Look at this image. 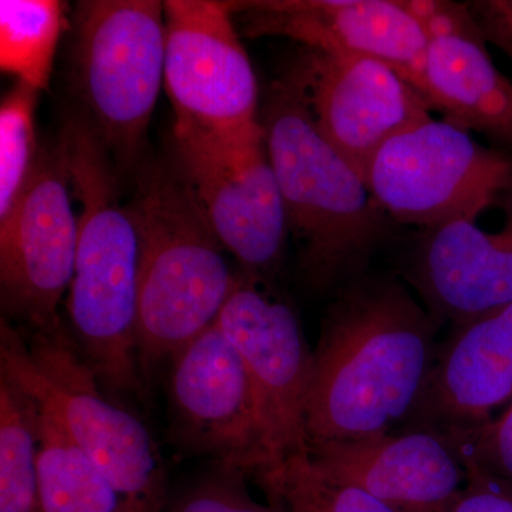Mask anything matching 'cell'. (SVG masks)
<instances>
[{
  "label": "cell",
  "instance_id": "5bb4252c",
  "mask_svg": "<svg viewBox=\"0 0 512 512\" xmlns=\"http://www.w3.org/2000/svg\"><path fill=\"white\" fill-rule=\"evenodd\" d=\"M252 37L284 36L335 56L389 64L421 93L429 39L409 0H264L231 3Z\"/></svg>",
  "mask_w": 512,
  "mask_h": 512
},
{
  "label": "cell",
  "instance_id": "7402d4cb",
  "mask_svg": "<svg viewBox=\"0 0 512 512\" xmlns=\"http://www.w3.org/2000/svg\"><path fill=\"white\" fill-rule=\"evenodd\" d=\"M282 512H393L356 485L330 476L308 454L285 458L252 478Z\"/></svg>",
  "mask_w": 512,
  "mask_h": 512
},
{
  "label": "cell",
  "instance_id": "52a82bcc",
  "mask_svg": "<svg viewBox=\"0 0 512 512\" xmlns=\"http://www.w3.org/2000/svg\"><path fill=\"white\" fill-rule=\"evenodd\" d=\"M366 185L393 221L430 228L476 217L512 192V154L430 119L392 138Z\"/></svg>",
  "mask_w": 512,
  "mask_h": 512
},
{
  "label": "cell",
  "instance_id": "ac0fdd59",
  "mask_svg": "<svg viewBox=\"0 0 512 512\" xmlns=\"http://www.w3.org/2000/svg\"><path fill=\"white\" fill-rule=\"evenodd\" d=\"M404 427L473 433L512 402V302L454 323Z\"/></svg>",
  "mask_w": 512,
  "mask_h": 512
},
{
  "label": "cell",
  "instance_id": "44dd1931",
  "mask_svg": "<svg viewBox=\"0 0 512 512\" xmlns=\"http://www.w3.org/2000/svg\"><path fill=\"white\" fill-rule=\"evenodd\" d=\"M57 0L0 2V67L37 92L49 86L57 43L66 23Z\"/></svg>",
  "mask_w": 512,
  "mask_h": 512
},
{
  "label": "cell",
  "instance_id": "ba28073f",
  "mask_svg": "<svg viewBox=\"0 0 512 512\" xmlns=\"http://www.w3.org/2000/svg\"><path fill=\"white\" fill-rule=\"evenodd\" d=\"M177 165L222 248L241 269L269 282L289 234L284 198L261 123L231 134H180Z\"/></svg>",
  "mask_w": 512,
  "mask_h": 512
},
{
  "label": "cell",
  "instance_id": "277c9868",
  "mask_svg": "<svg viewBox=\"0 0 512 512\" xmlns=\"http://www.w3.org/2000/svg\"><path fill=\"white\" fill-rule=\"evenodd\" d=\"M140 235L137 353L141 377L217 322L238 284L178 168L148 165L130 201Z\"/></svg>",
  "mask_w": 512,
  "mask_h": 512
},
{
  "label": "cell",
  "instance_id": "9a60e30c",
  "mask_svg": "<svg viewBox=\"0 0 512 512\" xmlns=\"http://www.w3.org/2000/svg\"><path fill=\"white\" fill-rule=\"evenodd\" d=\"M429 39L421 94L441 119L512 154V82L468 3L409 0Z\"/></svg>",
  "mask_w": 512,
  "mask_h": 512
},
{
  "label": "cell",
  "instance_id": "2e32d148",
  "mask_svg": "<svg viewBox=\"0 0 512 512\" xmlns=\"http://www.w3.org/2000/svg\"><path fill=\"white\" fill-rule=\"evenodd\" d=\"M500 208L497 231L460 218L419 229L407 251L400 278L448 325L512 302V192Z\"/></svg>",
  "mask_w": 512,
  "mask_h": 512
},
{
  "label": "cell",
  "instance_id": "603a6c76",
  "mask_svg": "<svg viewBox=\"0 0 512 512\" xmlns=\"http://www.w3.org/2000/svg\"><path fill=\"white\" fill-rule=\"evenodd\" d=\"M37 92L18 82L0 104V221L22 197L40 153H37Z\"/></svg>",
  "mask_w": 512,
  "mask_h": 512
},
{
  "label": "cell",
  "instance_id": "7a4b0ae2",
  "mask_svg": "<svg viewBox=\"0 0 512 512\" xmlns=\"http://www.w3.org/2000/svg\"><path fill=\"white\" fill-rule=\"evenodd\" d=\"M77 214L76 266L66 312L87 365L111 397L143 393L137 353L140 235L130 205L120 200L109 150L80 114L59 138Z\"/></svg>",
  "mask_w": 512,
  "mask_h": 512
},
{
  "label": "cell",
  "instance_id": "7c38bea8",
  "mask_svg": "<svg viewBox=\"0 0 512 512\" xmlns=\"http://www.w3.org/2000/svg\"><path fill=\"white\" fill-rule=\"evenodd\" d=\"M215 323L247 366L272 467L306 451L313 349L291 303L269 282L239 271Z\"/></svg>",
  "mask_w": 512,
  "mask_h": 512
},
{
  "label": "cell",
  "instance_id": "3957f363",
  "mask_svg": "<svg viewBox=\"0 0 512 512\" xmlns=\"http://www.w3.org/2000/svg\"><path fill=\"white\" fill-rule=\"evenodd\" d=\"M259 123L298 244L303 284L336 293L369 272L393 234V220L320 133L295 67L272 84Z\"/></svg>",
  "mask_w": 512,
  "mask_h": 512
},
{
  "label": "cell",
  "instance_id": "ffe728a7",
  "mask_svg": "<svg viewBox=\"0 0 512 512\" xmlns=\"http://www.w3.org/2000/svg\"><path fill=\"white\" fill-rule=\"evenodd\" d=\"M0 512H43L39 404L0 372Z\"/></svg>",
  "mask_w": 512,
  "mask_h": 512
},
{
  "label": "cell",
  "instance_id": "d6986e66",
  "mask_svg": "<svg viewBox=\"0 0 512 512\" xmlns=\"http://www.w3.org/2000/svg\"><path fill=\"white\" fill-rule=\"evenodd\" d=\"M32 396L39 404L43 512H120L119 501L109 483L74 443L55 410L45 400Z\"/></svg>",
  "mask_w": 512,
  "mask_h": 512
},
{
  "label": "cell",
  "instance_id": "6da1fadb",
  "mask_svg": "<svg viewBox=\"0 0 512 512\" xmlns=\"http://www.w3.org/2000/svg\"><path fill=\"white\" fill-rule=\"evenodd\" d=\"M412 291L367 272L335 293L313 349L306 446L382 436L412 417L446 325Z\"/></svg>",
  "mask_w": 512,
  "mask_h": 512
},
{
  "label": "cell",
  "instance_id": "9c48e42d",
  "mask_svg": "<svg viewBox=\"0 0 512 512\" xmlns=\"http://www.w3.org/2000/svg\"><path fill=\"white\" fill-rule=\"evenodd\" d=\"M231 3H164V84L174 136L231 134L259 119L258 83L232 23Z\"/></svg>",
  "mask_w": 512,
  "mask_h": 512
},
{
  "label": "cell",
  "instance_id": "484cf974",
  "mask_svg": "<svg viewBox=\"0 0 512 512\" xmlns=\"http://www.w3.org/2000/svg\"><path fill=\"white\" fill-rule=\"evenodd\" d=\"M461 454V453H460ZM467 483L451 512H512V483L463 456Z\"/></svg>",
  "mask_w": 512,
  "mask_h": 512
},
{
  "label": "cell",
  "instance_id": "8992f818",
  "mask_svg": "<svg viewBox=\"0 0 512 512\" xmlns=\"http://www.w3.org/2000/svg\"><path fill=\"white\" fill-rule=\"evenodd\" d=\"M164 3L93 0L77 5L73 77L80 114L117 170L136 165L164 82Z\"/></svg>",
  "mask_w": 512,
  "mask_h": 512
},
{
  "label": "cell",
  "instance_id": "e0dca14e",
  "mask_svg": "<svg viewBox=\"0 0 512 512\" xmlns=\"http://www.w3.org/2000/svg\"><path fill=\"white\" fill-rule=\"evenodd\" d=\"M308 454L330 476L362 488L393 512H451L467 483L457 444L436 430L404 427L318 444Z\"/></svg>",
  "mask_w": 512,
  "mask_h": 512
},
{
  "label": "cell",
  "instance_id": "d4e9b609",
  "mask_svg": "<svg viewBox=\"0 0 512 512\" xmlns=\"http://www.w3.org/2000/svg\"><path fill=\"white\" fill-rule=\"evenodd\" d=\"M447 437L457 444L463 456L512 483V402L481 429L464 436Z\"/></svg>",
  "mask_w": 512,
  "mask_h": 512
},
{
  "label": "cell",
  "instance_id": "30bf717a",
  "mask_svg": "<svg viewBox=\"0 0 512 512\" xmlns=\"http://www.w3.org/2000/svg\"><path fill=\"white\" fill-rule=\"evenodd\" d=\"M63 148L40 153L15 208L0 221L2 319L40 328L59 318L77 255V214Z\"/></svg>",
  "mask_w": 512,
  "mask_h": 512
},
{
  "label": "cell",
  "instance_id": "4316f807",
  "mask_svg": "<svg viewBox=\"0 0 512 512\" xmlns=\"http://www.w3.org/2000/svg\"><path fill=\"white\" fill-rule=\"evenodd\" d=\"M468 5L487 42L512 62V0H481Z\"/></svg>",
  "mask_w": 512,
  "mask_h": 512
},
{
  "label": "cell",
  "instance_id": "5b68a950",
  "mask_svg": "<svg viewBox=\"0 0 512 512\" xmlns=\"http://www.w3.org/2000/svg\"><path fill=\"white\" fill-rule=\"evenodd\" d=\"M0 372L50 404L109 483L120 512H167L171 493L156 440L136 414L111 400L60 316L40 328L2 319Z\"/></svg>",
  "mask_w": 512,
  "mask_h": 512
},
{
  "label": "cell",
  "instance_id": "8fae6325",
  "mask_svg": "<svg viewBox=\"0 0 512 512\" xmlns=\"http://www.w3.org/2000/svg\"><path fill=\"white\" fill-rule=\"evenodd\" d=\"M171 437L251 478L272 467L247 366L217 323L171 360Z\"/></svg>",
  "mask_w": 512,
  "mask_h": 512
},
{
  "label": "cell",
  "instance_id": "4fadbf2b",
  "mask_svg": "<svg viewBox=\"0 0 512 512\" xmlns=\"http://www.w3.org/2000/svg\"><path fill=\"white\" fill-rule=\"evenodd\" d=\"M295 64L313 120L366 183L376 154L392 138L433 119L423 94L372 57L306 49Z\"/></svg>",
  "mask_w": 512,
  "mask_h": 512
},
{
  "label": "cell",
  "instance_id": "cb8c5ba5",
  "mask_svg": "<svg viewBox=\"0 0 512 512\" xmlns=\"http://www.w3.org/2000/svg\"><path fill=\"white\" fill-rule=\"evenodd\" d=\"M249 478L238 468L215 464L210 473L171 494L167 512H282L252 497Z\"/></svg>",
  "mask_w": 512,
  "mask_h": 512
}]
</instances>
